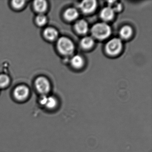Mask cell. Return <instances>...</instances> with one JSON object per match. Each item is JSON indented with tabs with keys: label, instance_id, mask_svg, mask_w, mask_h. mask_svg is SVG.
Here are the masks:
<instances>
[{
	"label": "cell",
	"instance_id": "7c38bea8",
	"mask_svg": "<svg viewBox=\"0 0 152 152\" xmlns=\"http://www.w3.org/2000/svg\"><path fill=\"white\" fill-rule=\"evenodd\" d=\"M72 65L75 68H80L84 64V60L82 57L79 55H76L73 57L71 61Z\"/></svg>",
	"mask_w": 152,
	"mask_h": 152
},
{
	"label": "cell",
	"instance_id": "5b68a950",
	"mask_svg": "<svg viewBox=\"0 0 152 152\" xmlns=\"http://www.w3.org/2000/svg\"><path fill=\"white\" fill-rule=\"evenodd\" d=\"M96 1L94 0L84 1L80 4V7L82 11L85 14H90L96 10Z\"/></svg>",
	"mask_w": 152,
	"mask_h": 152
},
{
	"label": "cell",
	"instance_id": "30bf717a",
	"mask_svg": "<svg viewBox=\"0 0 152 152\" xmlns=\"http://www.w3.org/2000/svg\"><path fill=\"white\" fill-rule=\"evenodd\" d=\"M79 15L78 11L75 9L71 8L66 10L64 14V17L66 20L72 21L76 19Z\"/></svg>",
	"mask_w": 152,
	"mask_h": 152
},
{
	"label": "cell",
	"instance_id": "ac0fdd59",
	"mask_svg": "<svg viewBox=\"0 0 152 152\" xmlns=\"http://www.w3.org/2000/svg\"><path fill=\"white\" fill-rule=\"evenodd\" d=\"M36 23L40 26H43L47 23V17L43 14H40L36 18Z\"/></svg>",
	"mask_w": 152,
	"mask_h": 152
},
{
	"label": "cell",
	"instance_id": "6da1fadb",
	"mask_svg": "<svg viewBox=\"0 0 152 152\" xmlns=\"http://www.w3.org/2000/svg\"><path fill=\"white\" fill-rule=\"evenodd\" d=\"M92 35L100 40L108 38L111 34V29L110 26L104 23H98L93 26L91 29Z\"/></svg>",
	"mask_w": 152,
	"mask_h": 152
},
{
	"label": "cell",
	"instance_id": "5bb4252c",
	"mask_svg": "<svg viewBox=\"0 0 152 152\" xmlns=\"http://www.w3.org/2000/svg\"><path fill=\"white\" fill-rule=\"evenodd\" d=\"M132 33V29L129 26H123L120 31L121 37L124 39H129L131 37Z\"/></svg>",
	"mask_w": 152,
	"mask_h": 152
},
{
	"label": "cell",
	"instance_id": "d6986e66",
	"mask_svg": "<svg viewBox=\"0 0 152 152\" xmlns=\"http://www.w3.org/2000/svg\"><path fill=\"white\" fill-rule=\"evenodd\" d=\"M25 1H18L15 0L12 1V6L15 8L16 9H19L23 7L25 5Z\"/></svg>",
	"mask_w": 152,
	"mask_h": 152
},
{
	"label": "cell",
	"instance_id": "277c9868",
	"mask_svg": "<svg viewBox=\"0 0 152 152\" xmlns=\"http://www.w3.org/2000/svg\"><path fill=\"white\" fill-rule=\"evenodd\" d=\"M35 85L37 91L42 95H46L50 90L49 82L43 77H39L35 81Z\"/></svg>",
	"mask_w": 152,
	"mask_h": 152
},
{
	"label": "cell",
	"instance_id": "e0dca14e",
	"mask_svg": "<svg viewBox=\"0 0 152 152\" xmlns=\"http://www.w3.org/2000/svg\"><path fill=\"white\" fill-rule=\"evenodd\" d=\"M10 82V78L6 75H0V88H4L8 85Z\"/></svg>",
	"mask_w": 152,
	"mask_h": 152
},
{
	"label": "cell",
	"instance_id": "ffe728a7",
	"mask_svg": "<svg viewBox=\"0 0 152 152\" xmlns=\"http://www.w3.org/2000/svg\"><path fill=\"white\" fill-rule=\"evenodd\" d=\"M48 96L46 95H42L39 99L40 103L42 105H45L47 101Z\"/></svg>",
	"mask_w": 152,
	"mask_h": 152
},
{
	"label": "cell",
	"instance_id": "8992f818",
	"mask_svg": "<svg viewBox=\"0 0 152 152\" xmlns=\"http://www.w3.org/2000/svg\"><path fill=\"white\" fill-rule=\"evenodd\" d=\"M29 90L24 85H21L16 88L14 91V96L18 100H23L28 97Z\"/></svg>",
	"mask_w": 152,
	"mask_h": 152
},
{
	"label": "cell",
	"instance_id": "9a60e30c",
	"mask_svg": "<svg viewBox=\"0 0 152 152\" xmlns=\"http://www.w3.org/2000/svg\"><path fill=\"white\" fill-rule=\"evenodd\" d=\"M57 101L56 99L53 96L48 97L47 101L45 106L49 109H53L56 106Z\"/></svg>",
	"mask_w": 152,
	"mask_h": 152
},
{
	"label": "cell",
	"instance_id": "3957f363",
	"mask_svg": "<svg viewBox=\"0 0 152 152\" xmlns=\"http://www.w3.org/2000/svg\"><path fill=\"white\" fill-rule=\"evenodd\" d=\"M122 48V42L120 39L114 38L109 41L106 45L107 53L111 56H115L120 53Z\"/></svg>",
	"mask_w": 152,
	"mask_h": 152
},
{
	"label": "cell",
	"instance_id": "52a82bcc",
	"mask_svg": "<svg viewBox=\"0 0 152 152\" xmlns=\"http://www.w3.org/2000/svg\"><path fill=\"white\" fill-rule=\"evenodd\" d=\"M75 30L78 33L84 34L87 33L88 30V26L86 21L80 20L76 22L75 26Z\"/></svg>",
	"mask_w": 152,
	"mask_h": 152
},
{
	"label": "cell",
	"instance_id": "ba28073f",
	"mask_svg": "<svg viewBox=\"0 0 152 152\" xmlns=\"http://www.w3.org/2000/svg\"><path fill=\"white\" fill-rule=\"evenodd\" d=\"M114 15V12L109 7H105L101 10L100 17L105 21H109L112 20Z\"/></svg>",
	"mask_w": 152,
	"mask_h": 152
},
{
	"label": "cell",
	"instance_id": "8fae6325",
	"mask_svg": "<svg viewBox=\"0 0 152 152\" xmlns=\"http://www.w3.org/2000/svg\"><path fill=\"white\" fill-rule=\"evenodd\" d=\"M44 35L47 39L50 41H53L57 38L58 33L54 28L49 27L44 31Z\"/></svg>",
	"mask_w": 152,
	"mask_h": 152
},
{
	"label": "cell",
	"instance_id": "9c48e42d",
	"mask_svg": "<svg viewBox=\"0 0 152 152\" xmlns=\"http://www.w3.org/2000/svg\"><path fill=\"white\" fill-rule=\"evenodd\" d=\"M34 7L35 11L39 13H43L48 8V4L45 1L38 0L35 1L34 3Z\"/></svg>",
	"mask_w": 152,
	"mask_h": 152
},
{
	"label": "cell",
	"instance_id": "7a4b0ae2",
	"mask_svg": "<svg viewBox=\"0 0 152 152\" xmlns=\"http://www.w3.org/2000/svg\"><path fill=\"white\" fill-rule=\"evenodd\" d=\"M58 49L61 54L64 55H70L74 51V45L72 42L66 37L60 38L58 41Z\"/></svg>",
	"mask_w": 152,
	"mask_h": 152
},
{
	"label": "cell",
	"instance_id": "2e32d148",
	"mask_svg": "<svg viewBox=\"0 0 152 152\" xmlns=\"http://www.w3.org/2000/svg\"><path fill=\"white\" fill-rule=\"evenodd\" d=\"M109 7L115 11H121L122 9L121 4L115 1H108Z\"/></svg>",
	"mask_w": 152,
	"mask_h": 152
},
{
	"label": "cell",
	"instance_id": "4fadbf2b",
	"mask_svg": "<svg viewBox=\"0 0 152 152\" xmlns=\"http://www.w3.org/2000/svg\"><path fill=\"white\" fill-rule=\"evenodd\" d=\"M94 44V40L90 37H84L81 41V47L85 49H89L91 48Z\"/></svg>",
	"mask_w": 152,
	"mask_h": 152
}]
</instances>
